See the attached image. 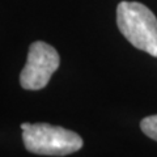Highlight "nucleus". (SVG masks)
Instances as JSON below:
<instances>
[{
    "instance_id": "obj_1",
    "label": "nucleus",
    "mask_w": 157,
    "mask_h": 157,
    "mask_svg": "<svg viewBox=\"0 0 157 157\" xmlns=\"http://www.w3.org/2000/svg\"><path fill=\"white\" fill-rule=\"evenodd\" d=\"M117 25L132 46L157 58V17L148 7L137 2H121Z\"/></svg>"
},
{
    "instance_id": "obj_2",
    "label": "nucleus",
    "mask_w": 157,
    "mask_h": 157,
    "mask_svg": "<svg viewBox=\"0 0 157 157\" xmlns=\"http://www.w3.org/2000/svg\"><path fill=\"white\" fill-rule=\"evenodd\" d=\"M25 148L34 155L67 156L82 148L81 136L71 130L48 123H21Z\"/></svg>"
},
{
    "instance_id": "obj_3",
    "label": "nucleus",
    "mask_w": 157,
    "mask_h": 157,
    "mask_svg": "<svg viewBox=\"0 0 157 157\" xmlns=\"http://www.w3.org/2000/svg\"><path fill=\"white\" fill-rule=\"evenodd\" d=\"M59 64V54L51 45L42 41L33 42L29 47L26 64L20 73V84L26 90L43 89Z\"/></svg>"
},
{
    "instance_id": "obj_4",
    "label": "nucleus",
    "mask_w": 157,
    "mask_h": 157,
    "mask_svg": "<svg viewBox=\"0 0 157 157\" xmlns=\"http://www.w3.org/2000/svg\"><path fill=\"white\" fill-rule=\"evenodd\" d=\"M140 128L148 137L157 141V114L141 119Z\"/></svg>"
}]
</instances>
